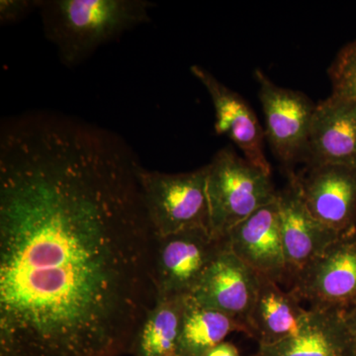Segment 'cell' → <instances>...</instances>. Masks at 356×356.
I'll return each mask as SVG.
<instances>
[{
	"mask_svg": "<svg viewBox=\"0 0 356 356\" xmlns=\"http://www.w3.org/2000/svg\"><path fill=\"white\" fill-rule=\"evenodd\" d=\"M38 8L39 0H1L0 23L8 25L19 22Z\"/></svg>",
	"mask_w": 356,
	"mask_h": 356,
	"instance_id": "cell-19",
	"label": "cell"
},
{
	"mask_svg": "<svg viewBox=\"0 0 356 356\" xmlns=\"http://www.w3.org/2000/svg\"><path fill=\"white\" fill-rule=\"evenodd\" d=\"M297 178L314 217L341 235L356 233V168L312 166Z\"/></svg>",
	"mask_w": 356,
	"mask_h": 356,
	"instance_id": "cell-11",
	"label": "cell"
},
{
	"mask_svg": "<svg viewBox=\"0 0 356 356\" xmlns=\"http://www.w3.org/2000/svg\"><path fill=\"white\" fill-rule=\"evenodd\" d=\"M210 233L226 238L234 227L277 199L270 175L222 147L207 165Z\"/></svg>",
	"mask_w": 356,
	"mask_h": 356,
	"instance_id": "cell-3",
	"label": "cell"
},
{
	"mask_svg": "<svg viewBox=\"0 0 356 356\" xmlns=\"http://www.w3.org/2000/svg\"><path fill=\"white\" fill-rule=\"evenodd\" d=\"M243 332L233 318L198 305L188 296L178 339V356H204L231 332Z\"/></svg>",
	"mask_w": 356,
	"mask_h": 356,
	"instance_id": "cell-17",
	"label": "cell"
},
{
	"mask_svg": "<svg viewBox=\"0 0 356 356\" xmlns=\"http://www.w3.org/2000/svg\"><path fill=\"white\" fill-rule=\"evenodd\" d=\"M301 302L292 290L285 291L277 283L261 277L250 316V337L266 346L294 336L307 312Z\"/></svg>",
	"mask_w": 356,
	"mask_h": 356,
	"instance_id": "cell-15",
	"label": "cell"
},
{
	"mask_svg": "<svg viewBox=\"0 0 356 356\" xmlns=\"http://www.w3.org/2000/svg\"><path fill=\"white\" fill-rule=\"evenodd\" d=\"M207 165L188 172L165 173L140 165L143 200L154 236L194 229L210 231Z\"/></svg>",
	"mask_w": 356,
	"mask_h": 356,
	"instance_id": "cell-4",
	"label": "cell"
},
{
	"mask_svg": "<svg viewBox=\"0 0 356 356\" xmlns=\"http://www.w3.org/2000/svg\"><path fill=\"white\" fill-rule=\"evenodd\" d=\"M277 199L289 286L303 269L343 235L312 215L294 173H289V182L278 192Z\"/></svg>",
	"mask_w": 356,
	"mask_h": 356,
	"instance_id": "cell-9",
	"label": "cell"
},
{
	"mask_svg": "<svg viewBox=\"0 0 356 356\" xmlns=\"http://www.w3.org/2000/svg\"><path fill=\"white\" fill-rule=\"evenodd\" d=\"M259 280L261 277L228 247L208 266L189 297L204 308L233 318L250 337V316Z\"/></svg>",
	"mask_w": 356,
	"mask_h": 356,
	"instance_id": "cell-8",
	"label": "cell"
},
{
	"mask_svg": "<svg viewBox=\"0 0 356 356\" xmlns=\"http://www.w3.org/2000/svg\"><path fill=\"white\" fill-rule=\"evenodd\" d=\"M332 95L356 100V40L346 44L329 70Z\"/></svg>",
	"mask_w": 356,
	"mask_h": 356,
	"instance_id": "cell-18",
	"label": "cell"
},
{
	"mask_svg": "<svg viewBox=\"0 0 356 356\" xmlns=\"http://www.w3.org/2000/svg\"><path fill=\"white\" fill-rule=\"evenodd\" d=\"M228 247L227 238H214L205 229L154 236L156 299L189 296L208 266Z\"/></svg>",
	"mask_w": 356,
	"mask_h": 356,
	"instance_id": "cell-5",
	"label": "cell"
},
{
	"mask_svg": "<svg viewBox=\"0 0 356 356\" xmlns=\"http://www.w3.org/2000/svg\"><path fill=\"white\" fill-rule=\"evenodd\" d=\"M254 356H356V337L346 310L310 307L294 336L259 346Z\"/></svg>",
	"mask_w": 356,
	"mask_h": 356,
	"instance_id": "cell-14",
	"label": "cell"
},
{
	"mask_svg": "<svg viewBox=\"0 0 356 356\" xmlns=\"http://www.w3.org/2000/svg\"><path fill=\"white\" fill-rule=\"evenodd\" d=\"M137 154L37 110L0 127V356H122L156 303Z\"/></svg>",
	"mask_w": 356,
	"mask_h": 356,
	"instance_id": "cell-1",
	"label": "cell"
},
{
	"mask_svg": "<svg viewBox=\"0 0 356 356\" xmlns=\"http://www.w3.org/2000/svg\"><path fill=\"white\" fill-rule=\"evenodd\" d=\"M303 161L356 168V100L332 95L316 105Z\"/></svg>",
	"mask_w": 356,
	"mask_h": 356,
	"instance_id": "cell-13",
	"label": "cell"
},
{
	"mask_svg": "<svg viewBox=\"0 0 356 356\" xmlns=\"http://www.w3.org/2000/svg\"><path fill=\"white\" fill-rule=\"evenodd\" d=\"M233 254L261 277L288 283L278 199L255 211L227 235Z\"/></svg>",
	"mask_w": 356,
	"mask_h": 356,
	"instance_id": "cell-10",
	"label": "cell"
},
{
	"mask_svg": "<svg viewBox=\"0 0 356 356\" xmlns=\"http://www.w3.org/2000/svg\"><path fill=\"white\" fill-rule=\"evenodd\" d=\"M204 356H241L240 351L235 344L229 343V341H222L217 344L214 348H211Z\"/></svg>",
	"mask_w": 356,
	"mask_h": 356,
	"instance_id": "cell-20",
	"label": "cell"
},
{
	"mask_svg": "<svg viewBox=\"0 0 356 356\" xmlns=\"http://www.w3.org/2000/svg\"><path fill=\"white\" fill-rule=\"evenodd\" d=\"M311 307L348 310L356 302V233L341 236L290 283Z\"/></svg>",
	"mask_w": 356,
	"mask_h": 356,
	"instance_id": "cell-7",
	"label": "cell"
},
{
	"mask_svg": "<svg viewBox=\"0 0 356 356\" xmlns=\"http://www.w3.org/2000/svg\"><path fill=\"white\" fill-rule=\"evenodd\" d=\"M188 296L156 299L140 325L131 353L134 356H178L177 346Z\"/></svg>",
	"mask_w": 356,
	"mask_h": 356,
	"instance_id": "cell-16",
	"label": "cell"
},
{
	"mask_svg": "<svg viewBox=\"0 0 356 356\" xmlns=\"http://www.w3.org/2000/svg\"><path fill=\"white\" fill-rule=\"evenodd\" d=\"M254 76L271 149L284 165L303 161L316 105L299 91L276 86L261 70Z\"/></svg>",
	"mask_w": 356,
	"mask_h": 356,
	"instance_id": "cell-6",
	"label": "cell"
},
{
	"mask_svg": "<svg viewBox=\"0 0 356 356\" xmlns=\"http://www.w3.org/2000/svg\"><path fill=\"white\" fill-rule=\"evenodd\" d=\"M346 318H348V325H350L351 331L356 337V302L346 310Z\"/></svg>",
	"mask_w": 356,
	"mask_h": 356,
	"instance_id": "cell-21",
	"label": "cell"
},
{
	"mask_svg": "<svg viewBox=\"0 0 356 356\" xmlns=\"http://www.w3.org/2000/svg\"><path fill=\"white\" fill-rule=\"evenodd\" d=\"M191 70L212 100L218 135L227 136L242 151L248 163L271 175L270 165L264 153V130L252 107L209 70L198 65H192Z\"/></svg>",
	"mask_w": 356,
	"mask_h": 356,
	"instance_id": "cell-12",
	"label": "cell"
},
{
	"mask_svg": "<svg viewBox=\"0 0 356 356\" xmlns=\"http://www.w3.org/2000/svg\"><path fill=\"white\" fill-rule=\"evenodd\" d=\"M156 7L147 0H39L44 37L69 69L98 49L152 20Z\"/></svg>",
	"mask_w": 356,
	"mask_h": 356,
	"instance_id": "cell-2",
	"label": "cell"
}]
</instances>
